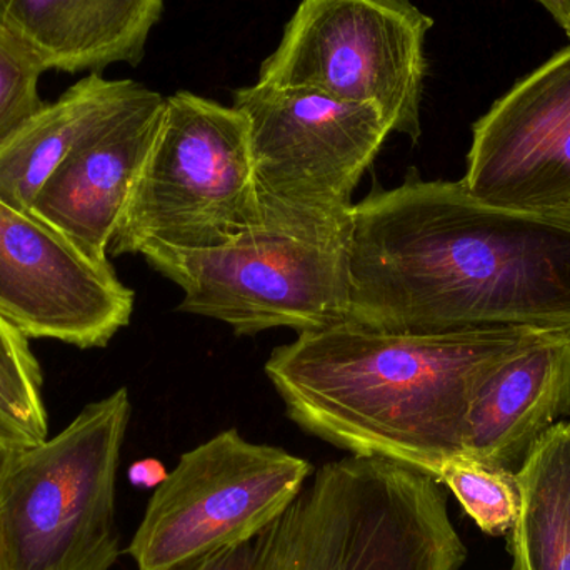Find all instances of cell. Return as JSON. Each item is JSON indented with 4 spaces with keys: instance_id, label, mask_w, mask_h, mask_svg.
<instances>
[{
    "instance_id": "13",
    "label": "cell",
    "mask_w": 570,
    "mask_h": 570,
    "mask_svg": "<svg viewBox=\"0 0 570 570\" xmlns=\"http://www.w3.org/2000/svg\"><path fill=\"white\" fill-rule=\"evenodd\" d=\"M562 415H570V335L554 334L482 385L469 411L464 455L518 474Z\"/></svg>"
},
{
    "instance_id": "20",
    "label": "cell",
    "mask_w": 570,
    "mask_h": 570,
    "mask_svg": "<svg viewBox=\"0 0 570 570\" xmlns=\"http://www.w3.org/2000/svg\"><path fill=\"white\" fill-rule=\"evenodd\" d=\"M253 541L217 549L209 554L184 562L173 570H249L254 552Z\"/></svg>"
},
{
    "instance_id": "16",
    "label": "cell",
    "mask_w": 570,
    "mask_h": 570,
    "mask_svg": "<svg viewBox=\"0 0 570 570\" xmlns=\"http://www.w3.org/2000/svg\"><path fill=\"white\" fill-rule=\"evenodd\" d=\"M518 479L522 508L511 531L512 570H570V421L549 429Z\"/></svg>"
},
{
    "instance_id": "1",
    "label": "cell",
    "mask_w": 570,
    "mask_h": 570,
    "mask_svg": "<svg viewBox=\"0 0 570 570\" xmlns=\"http://www.w3.org/2000/svg\"><path fill=\"white\" fill-rule=\"evenodd\" d=\"M348 321L397 334L570 335V209H511L409 170L354 204Z\"/></svg>"
},
{
    "instance_id": "15",
    "label": "cell",
    "mask_w": 570,
    "mask_h": 570,
    "mask_svg": "<svg viewBox=\"0 0 570 570\" xmlns=\"http://www.w3.org/2000/svg\"><path fill=\"white\" fill-rule=\"evenodd\" d=\"M127 83L129 79L87 73L59 99L43 104L39 112L0 144V200L30 213L40 187L112 109Z\"/></svg>"
},
{
    "instance_id": "7",
    "label": "cell",
    "mask_w": 570,
    "mask_h": 570,
    "mask_svg": "<svg viewBox=\"0 0 570 570\" xmlns=\"http://www.w3.org/2000/svg\"><path fill=\"white\" fill-rule=\"evenodd\" d=\"M432 26L412 0H301L257 82L368 104L417 142Z\"/></svg>"
},
{
    "instance_id": "14",
    "label": "cell",
    "mask_w": 570,
    "mask_h": 570,
    "mask_svg": "<svg viewBox=\"0 0 570 570\" xmlns=\"http://www.w3.org/2000/svg\"><path fill=\"white\" fill-rule=\"evenodd\" d=\"M164 0H0V23L57 72L137 67Z\"/></svg>"
},
{
    "instance_id": "17",
    "label": "cell",
    "mask_w": 570,
    "mask_h": 570,
    "mask_svg": "<svg viewBox=\"0 0 570 570\" xmlns=\"http://www.w3.org/2000/svg\"><path fill=\"white\" fill-rule=\"evenodd\" d=\"M42 385L29 337L0 314V449L29 448L49 438Z\"/></svg>"
},
{
    "instance_id": "18",
    "label": "cell",
    "mask_w": 570,
    "mask_h": 570,
    "mask_svg": "<svg viewBox=\"0 0 570 570\" xmlns=\"http://www.w3.org/2000/svg\"><path fill=\"white\" fill-rule=\"evenodd\" d=\"M435 479L458 498L485 534L505 535L514 529L522 508L518 474L461 455L449 461Z\"/></svg>"
},
{
    "instance_id": "10",
    "label": "cell",
    "mask_w": 570,
    "mask_h": 570,
    "mask_svg": "<svg viewBox=\"0 0 570 570\" xmlns=\"http://www.w3.org/2000/svg\"><path fill=\"white\" fill-rule=\"evenodd\" d=\"M134 301L112 264L0 200V314L27 337L106 347L129 325Z\"/></svg>"
},
{
    "instance_id": "6",
    "label": "cell",
    "mask_w": 570,
    "mask_h": 570,
    "mask_svg": "<svg viewBox=\"0 0 570 570\" xmlns=\"http://www.w3.org/2000/svg\"><path fill=\"white\" fill-rule=\"evenodd\" d=\"M351 216L263 224L209 250H164L146 263L184 292L179 311L216 318L236 335L269 328L321 331L348 321Z\"/></svg>"
},
{
    "instance_id": "8",
    "label": "cell",
    "mask_w": 570,
    "mask_h": 570,
    "mask_svg": "<svg viewBox=\"0 0 570 570\" xmlns=\"http://www.w3.org/2000/svg\"><path fill=\"white\" fill-rule=\"evenodd\" d=\"M249 124L263 224L347 219L352 196L392 132L368 104L257 82L234 92Z\"/></svg>"
},
{
    "instance_id": "22",
    "label": "cell",
    "mask_w": 570,
    "mask_h": 570,
    "mask_svg": "<svg viewBox=\"0 0 570 570\" xmlns=\"http://www.w3.org/2000/svg\"><path fill=\"white\" fill-rule=\"evenodd\" d=\"M541 3L570 39V0H535Z\"/></svg>"
},
{
    "instance_id": "2",
    "label": "cell",
    "mask_w": 570,
    "mask_h": 570,
    "mask_svg": "<svg viewBox=\"0 0 570 570\" xmlns=\"http://www.w3.org/2000/svg\"><path fill=\"white\" fill-rule=\"evenodd\" d=\"M554 334L531 327L397 334L347 321L302 332L274 348L264 371L287 417L307 434L435 479L465 454L468 415L482 385Z\"/></svg>"
},
{
    "instance_id": "3",
    "label": "cell",
    "mask_w": 570,
    "mask_h": 570,
    "mask_svg": "<svg viewBox=\"0 0 570 570\" xmlns=\"http://www.w3.org/2000/svg\"><path fill=\"white\" fill-rule=\"evenodd\" d=\"M253 542L249 570H459L468 558L438 479L352 454L317 469Z\"/></svg>"
},
{
    "instance_id": "21",
    "label": "cell",
    "mask_w": 570,
    "mask_h": 570,
    "mask_svg": "<svg viewBox=\"0 0 570 570\" xmlns=\"http://www.w3.org/2000/svg\"><path fill=\"white\" fill-rule=\"evenodd\" d=\"M167 475L169 472L157 459H142L134 462L129 469V481L137 488L157 489L166 481Z\"/></svg>"
},
{
    "instance_id": "23",
    "label": "cell",
    "mask_w": 570,
    "mask_h": 570,
    "mask_svg": "<svg viewBox=\"0 0 570 570\" xmlns=\"http://www.w3.org/2000/svg\"><path fill=\"white\" fill-rule=\"evenodd\" d=\"M0 570H6V568H3L2 554H0Z\"/></svg>"
},
{
    "instance_id": "11",
    "label": "cell",
    "mask_w": 570,
    "mask_h": 570,
    "mask_svg": "<svg viewBox=\"0 0 570 570\" xmlns=\"http://www.w3.org/2000/svg\"><path fill=\"white\" fill-rule=\"evenodd\" d=\"M462 184L492 206L570 209V46L474 124Z\"/></svg>"
},
{
    "instance_id": "9",
    "label": "cell",
    "mask_w": 570,
    "mask_h": 570,
    "mask_svg": "<svg viewBox=\"0 0 570 570\" xmlns=\"http://www.w3.org/2000/svg\"><path fill=\"white\" fill-rule=\"evenodd\" d=\"M314 468L274 445L220 432L180 455L156 489L127 554L137 570H173L256 539L295 501Z\"/></svg>"
},
{
    "instance_id": "4",
    "label": "cell",
    "mask_w": 570,
    "mask_h": 570,
    "mask_svg": "<svg viewBox=\"0 0 570 570\" xmlns=\"http://www.w3.org/2000/svg\"><path fill=\"white\" fill-rule=\"evenodd\" d=\"M129 392L87 404L52 439L0 449L6 570H110L119 559L116 482Z\"/></svg>"
},
{
    "instance_id": "12",
    "label": "cell",
    "mask_w": 570,
    "mask_h": 570,
    "mask_svg": "<svg viewBox=\"0 0 570 570\" xmlns=\"http://www.w3.org/2000/svg\"><path fill=\"white\" fill-rule=\"evenodd\" d=\"M163 94L129 80L120 99L50 174L30 214L99 263L109 247L166 112Z\"/></svg>"
},
{
    "instance_id": "19",
    "label": "cell",
    "mask_w": 570,
    "mask_h": 570,
    "mask_svg": "<svg viewBox=\"0 0 570 570\" xmlns=\"http://www.w3.org/2000/svg\"><path fill=\"white\" fill-rule=\"evenodd\" d=\"M39 57L0 23V144L43 107Z\"/></svg>"
},
{
    "instance_id": "5",
    "label": "cell",
    "mask_w": 570,
    "mask_h": 570,
    "mask_svg": "<svg viewBox=\"0 0 570 570\" xmlns=\"http://www.w3.org/2000/svg\"><path fill=\"white\" fill-rule=\"evenodd\" d=\"M261 226L246 117L187 90L167 97L109 256L219 249Z\"/></svg>"
}]
</instances>
